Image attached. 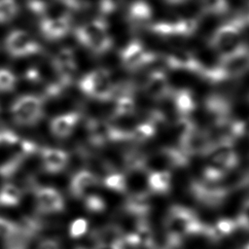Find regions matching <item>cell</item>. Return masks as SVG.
Masks as SVG:
<instances>
[{
    "instance_id": "16",
    "label": "cell",
    "mask_w": 249,
    "mask_h": 249,
    "mask_svg": "<svg viewBox=\"0 0 249 249\" xmlns=\"http://www.w3.org/2000/svg\"><path fill=\"white\" fill-rule=\"evenodd\" d=\"M16 238L24 239V237L21 235L18 224L0 217V239L10 241Z\"/></svg>"
},
{
    "instance_id": "6",
    "label": "cell",
    "mask_w": 249,
    "mask_h": 249,
    "mask_svg": "<svg viewBox=\"0 0 249 249\" xmlns=\"http://www.w3.org/2000/svg\"><path fill=\"white\" fill-rule=\"evenodd\" d=\"M72 15L63 12L60 15L51 16L50 14L39 18L38 29L41 36L50 42H56L64 39L73 30Z\"/></svg>"
},
{
    "instance_id": "10",
    "label": "cell",
    "mask_w": 249,
    "mask_h": 249,
    "mask_svg": "<svg viewBox=\"0 0 249 249\" xmlns=\"http://www.w3.org/2000/svg\"><path fill=\"white\" fill-rule=\"evenodd\" d=\"M99 183L98 176L90 170L81 169L77 171L71 178L69 183V191L73 197L83 199L87 195L90 194V190Z\"/></svg>"
},
{
    "instance_id": "12",
    "label": "cell",
    "mask_w": 249,
    "mask_h": 249,
    "mask_svg": "<svg viewBox=\"0 0 249 249\" xmlns=\"http://www.w3.org/2000/svg\"><path fill=\"white\" fill-rule=\"evenodd\" d=\"M119 57L123 67L127 70L136 69L147 60V55L144 53L143 48L136 41H132L125 45L121 50Z\"/></svg>"
},
{
    "instance_id": "5",
    "label": "cell",
    "mask_w": 249,
    "mask_h": 249,
    "mask_svg": "<svg viewBox=\"0 0 249 249\" xmlns=\"http://www.w3.org/2000/svg\"><path fill=\"white\" fill-rule=\"evenodd\" d=\"M52 68L55 80L68 89L75 81L78 72V61L75 51L71 47H62L52 57Z\"/></svg>"
},
{
    "instance_id": "20",
    "label": "cell",
    "mask_w": 249,
    "mask_h": 249,
    "mask_svg": "<svg viewBox=\"0 0 249 249\" xmlns=\"http://www.w3.org/2000/svg\"><path fill=\"white\" fill-rule=\"evenodd\" d=\"M50 2L41 1V0H26L25 6L26 9L35 17L41 18L49 15L51 9Z\"/></svg>"
},
{
    "instance_id": "17",
    "label": "cell",
    "mask_w": 249,
    "mask_h": 249,
    "mask_svg": "<svg viewBox=\"0 0 249 249\" xmlns=\"http://www.w3.org/2000/svg\"><path fill=\"white\" fill-rule=\"evenodd\" d=\"M102 183L104 187L108 190L123 193L126 189V181L124 174L120 172H116L114 170H110L102 179Z\"/></svg>"
},
{
    "instance_id": "2",
    "label": "cell",
    "mask_w": 249,
    "mask_h": 249,
    "mask_svg": "<svg viewBox=\"0 0 249 249\" xmlns=\"http://www.w3.org/2000/svg\"><path fill=\"white\" fill-rule=\"evenodd\" d=\"M79 90L87 97L98 101H113L118 85L109 69L100 67L84 74L77 82Z\"/></svg>"
},
{
    "instance_id": "8",
    "label": "cell",
    "mask_w": 249,
    "mask_h": 249,
    "mask_svg": "<svg viewBox=\"0 0 249 249\" xmlns=\"http://www.w3.org/2000/svg\"><path fill=\"white\" fill-rule=\"evenodd\" d=\"M40 161L43 170L49 174H58L68 165L69 154L57 148L45 147L39 150Z\"/></svg>"
},
{
    "instance_id": "4",
    "label": "cell",
    "mask_w": 249,
    "mask_h": 249,
    "mask_svg": "<svg viewBox=\"0 0 249 249\" xmlns=\"http://www.w3.org/2000/svg\"><path fill=\"white\" fill-rule=\"evenodd\" d=\"M4 50L15 59L39 55L44 53L43 46L27 31L19 28L11 30L4 38Z\"/></svg>"
},
{
    "instance_id": "25",
    "label": "cell",
    "mask_w": 249,
    "mask_h": 249,
    "mask_svg": "<svg viewBox=\"0 0 249 249\" xmlns=\"http://www.w3.org/2000/svg\"><path fill=\"white\" fill-rule=\"evenodd\" d=\"M35 249H60V244L53 238H46L42 240Z\"/></svg>"
},
{
    "instance_id": "18",
    "label": "cell",
    "mask_w": 249,
    "mask_h": 249,
    "mask_svg": "<svg viewBox=\"0 0 249 249\" xmlns=\"http://www.w3.org/2000/svg\"><path fill=\"white\" fill-rule=\"evenodd\" d=\"M18 78L8 67H0V93H9L15 90Z\"/></svg>"
},
{
    "instance_id": "14",
    "label": "cell",
    "mask_w": 249,
    "mask_h": 249,
    "mask_svg": "<svg viewBox=\"0 0 249 249\" xmlns=\"http://www.w3.org/2000/svg\"><path fill=\"white\" fill-rule=\"evenodd\" d=\"M149 16V11L146 5L142 2H133L129 5L126 11V20L131 26H139Z\"/></svg>"
},
{
    "instance_id": "22",
    "label": "cell",
    "mask_w": 249,
    "mask_h": 249,
    "mask_svg": "<svg viewBox=\"0 0 249 249\" xmlns=\"http://www.w3.org/2000/svg\"><path fill=\"white\" fill-rule=\"evenodd\" d=\"M65 9V12L72 15L73 13H81L87 11L90 7L89 0H57Z\"/></svg>"
},
{
    "instance_id": "7",
    "label": "cell",
    "mask_w": 249,
    "mask_h": 249,
    "mask_svg": "<svg viewBox=\"0 0 249 249\" xmlns=\"http://www.w3.org/2000/svg\"><path fill=\"white\" fill-rule=\"evenodd\" d=\"M37 210L42 214H57L65 209L62 195L51 186H33Z\"/></svg>"
},
{
    "instance_id": "9",
    "label": "cell",
    "mask_w": 249,
    "mask_h": 249,
    "mask_svg": "<svg viewBox=\"0 0 249 249\" xmlns=\"http://www.w3.org/2000/svg\"><path fill=\"white\" fill-rule=\"evenodd\" d=\"M80 110H73L53 117L50 122V130L53 136L59 139L69 137L82 119Z\"/></svg>"
},
{
    "instance_id": "26",
    "label": "cell",
    "mask_w": 249,
    "mask_h": 249,
    "mask_svg": "<svg viewBox=\"0 0 249 249\" xmlns=\"http://www.w3.org/2000/svg\"><path fill=\"white\" fill-rule=\"evenodd\" d=\"M41 1H46V2H50V3H52L53 1H57V0H41Z\"/></svg>"
},
{
    "instance_id": "11",
    "label": "cell",
    "mask_w": 249,
    "mask_h": 249,
    "mask_svg": "<svg viewBox=\"0 0 249 249\" xmlns=\"http://www.w3.org/2000/svg\"><path fill=\"white\" fill-rule=\"evenodd\" d=\"M114 104L111 111L112 119H119L129 115L134 108L132 88L128 83L118 85L117 92L113 99Z\"/></svg>"
},
{
    "instance_id": "23",
    "label": "cell",
    "mask_w": 249,
    "mask_h": 249,
    "mask_svg": "<svg viewBox=\"0 0 249 249\" xmlns=\"http://www.w3.org/2000/svg\"><path fill=\"white\" fill-rule=\"evenodd\" d=\"M124 0H98L99 16L107 18L115 14L122 6Z\"/></svg>"
},
{
    "instance_id": "19",
    "label": "cell",
    "mask_w": 249,
    "mask_h": 249,
    "mask_svg": "<svg viewBox=\"0 0 249 249\" xmlns=\"http://www.w3.org/2000/svg\"><path fill=\"white\" fill-rule=\"evenodd\" d=\"M83 200L85 208L90 213L98 214L106 210V201L101 196L95 194H89L83 198Z\"/></svg>"
},
{
    "instance_id": "1",
    "label": "cell",
    "mask_w": 249,
    "mask_h": 249,
    "mask_svg": "<svg viewBox=\"0 0 249 249\" xmlns=\"http://www.w3.org/2000/svg\"><path fill=\"white\" fill-rule=\"evenodd\" d=\"M110 25L106 18L98 16L72 30L76 42L90 54L103 56L114 47V38L110 33Z\"/></svg>"
},
{
    "instance_id": "28",
    "label": "cell",
    "mask_w": 249,
    "mask_h": 249,
    "mask_svg": "<svg viewBox=\"0 0 249 249\" xmlns=\"http://www.w3.org/2000/svg\"><path fill=\"white\" fill-rule=\"evenodd\" d=\"M1 112H2V108H1V105H0V115H1Z\"/></svg>"
},
{
    "instance_id": "21",
    "label": "cell",
    "mask_w": 249,
    "mask_h": 249,
    "mask_svg": "<svg viewBox=\"0 0 249 249\" xmlns=\"http://www.w3.org/2000/svg\"><path fill=\"white\" fill-rule=\"evenodd\" d=\"M89 229V222L87 219L80 217V218H76L74 219L70 226H69V230H68V233L69 236L71 238L77 239V238H81L82 236H84Z\"/></svg>"
},
{
    "instance_id": "24",
    "label": "cell",
    "mask_w": 249,
    "mask_h": 249,
    "mask_svg": "<svg viewBox=\"0 0 249 249\" xmlns=\"http://www.w3.org/2000/svg\"><path fill=\"white\" fill-rule=\"evenodd\" d=\"M23 79L31 84H40L44 82V75L40 68L32 65L24 70Z\"/></svg>"
},
{
    "instance_id": "3",
    "label": "cell",
    "mask_w": 249,
    "mask_h": 249,
    "mask_svg": "<svg viewBox=\"0 0 249 249\" xmlns=\"http://www.w3.org/2000/svg\"><path fill=\"white\" fill-rule=\"evenodd\" d=\"M46 101L41 94L25 93L16 97L9 108L13 122L24 127L38 124L45 117Z\"/></svg>"
},
{
    "instance_id": "15",
    "label": "cell",
    "mask_w": 249,
    "mask_h": 249,
    "mask_svg": "<svg viewBox=\"0 0 249 249\" xmlns=\"http://www.w3.org/2000/svg\"><path fill=\"white\" fill-rule=\"evenodd\" d=\"M19 10L18 0H0V25L15 20L19 14Z\"/></svg>"
},
{
    "instance_id": "27",
    "label": "cell",
    "mask_w": 249,
    "mask_h": 249,
    "mask_svg": "<svg viewBox=\"0 0 249 249\" xmlns=\"http://www.w3.org/2000/svg\"><path fill=\"white\" fill-rule=\"evenodd\" d=\"M76 249H87V248H85V247H82V246H79V247H77Z\"/></svg>"
},
{
    "instance_id": "13",
    "label": "cell",
    "mask_w": 249,
    "mask_h": 249,
    "mask_svg": "<svg viewBox=\"0 0 249 249\" xmlns=\"http://www.w3.org/2000/svg\"><path fill=\"white\" fill-rule=\"evenodd\" d=\"M22 193L19 187L13 183H5L0 187V206L14 207L19 204Z\"/></svg>"
}]
</instances>
